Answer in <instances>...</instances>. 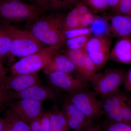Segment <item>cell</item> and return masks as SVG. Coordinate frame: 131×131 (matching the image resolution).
I'll list each match as a JSON object with an SVG mask.
<instances>
[{
	"label": "cell",
	"mask_w": 131,
	"mask_h": 131,
	"mask_svg": "<svg viewBox=\"0 0 131 131\" xmlns=\"http://www.w3.org/2000/svg\"><path fill=\"white\" fill-rule=\"evenodd\" d=\"M66 15L52 13L41 15L29 23V31L39 41L50 46L64 43V21Z\"/></svg>",
	"instance_id": "obj_1"
},
{
	"label": "cell",
	"mask_w": 131,
	"mask_h": 131,
	"mask_svg": "<svg viewBox=\"0 0 131 131\" xmlns=\"http://www.w3.org/2000/svg\"><path fill=\"white\" fill-rule=\"evenodd\" d=\"M46 10L21 0H0V25L27 22L44 14Z\"/></svg>",
	"instance_id": "obj_2"
},
{
	"label": "cell",
	"mask_w": 131,
	"mask_h": 131,
	"mask_svg": "<svg viewBox=\"0 0 131 131\" xmlns=\"http://www.w3.org/2000/svg\"><path fill=\"white\" fill-rule=\"evenodd\" d=\"M64 43L46 47L36 53L22 58L11 67L13 74L37 73L51 62Z\"/></svg>",
	"instance_id": "obj_3"
},
{
	"label": "cell",
	"mask_w": 131,
	"mask_h": 131,
	"mask_svg": "<svg viewBox=\"0 0 131 131\" xmlns=\"http://www.w3.org/2000/svg\"><path fill=\"white\" fill-rule=\"evenodd\" d=\"M126 72L118 68H110L95 75L91 83L93 91L101 99L119 92L124 84Z\"/></svg>",
	"instance_id": "obj_4"
},
{
	"label": "cell",
	"mask_w": 131,
	"mask_h": 131,
	"mask_svg": "<svg viewBox=\"0 0 131 131\" xmlns=\"http://www.w3.org/2000/svg\"><path fill=\"white\" fill-rule=\"evenodd\" d=\"M46 47L28 30H20L15 26L8 58H21L40 51Z\"/></svg>",
	"instance_id": "obj_5"
},
{
	"label": "cell",
	"mask_w": 131,
	"mask_h": 131,
	"mask_svg": "<svg viewBox=\"0 0 131 131\" xmlns=\"http://www.w3.org/2000/svg\"><path fill=\"white\" fill-rule=\"evenodd\" d=\"M93 91L88 89L70 95L69 99L73 104L94 122L103 115V104L101 100Z\"/></svg>",
	"instance_id": "obj_6"
},
{
	"label": "cell",
	"mask_w": 131,
	"mask_h": 131,
	"mask_svg": "<svg viewBox=\"0 0 131 131\" xmlns=\"http://www.w3.org/2000/svg\"><path fill=\"white\" fill-rule=\"evenodd\" d=\"M111 42L107 36H92L83 49L96 67L97 72L110 60Z\"/></svg>",
	"instance_id": "obj_7"
},
{
	"label": "cell",
	"mask_w": 131,
	"mask_h": 131,
	"mask_svg": "<svg viewBox=\"0 0 131 131\" xmlns=\"http://www.w3.org/2000/svg\"><path fill=\"white\" fill-rule=\"evenodd\" d=\"M71 62L78 75L87 82L90 83L97 73L96 67L85 53L83 48L67 49L64 52Z\"/></svg>",
	"instance_id": "obj_8"
},
{
	"label": "cell",
	"mask_w": 131,
	"mask_h": 131,
	"mask_svg": "<svg viewBox=\"0 0 131 131\" xmlns=\"http://www.w3.org/2000/svg\"><path fill=\"white\" fill-rule=\"evenodd\" d=\"M48 76L49 83L52 87L70 95L88 89L89 83L78 75L74 77L70 73L62 72H53Z\"/></svg>",
	"instance_id": "obj_9"
},
{
	"label": "cell",
	"mask_w": 131,
	"mask_h": 131,
	"mask_svg": "<svg viewBox=\"0 0 131 131\" xmlns=\"http://www.w3.org/2000/svg\"><path fill=\"white\" fill-rule=\"evenodd\" d=\"M8 93L9 99L13 100L25 99L42 102L56 100V95L52 90L40 84L33 85L22 91Z\"/></svg>",
	"instance_id": "obj_10"
},
{
	"label": "cell",
	"mask_w": 131,
	"mask_h": 131,
	"mask_svg": "<svg viewBox=\"0 0 131 131\" xmlns=\"http://www.w3.org/2000/svg\"><path fill=\"white\" fill-rule=\"evenodd\" d=\"M43 102L29 100H18L10 105V108L24 122L29 124L42 114Z\"/></svg>",
	"instance_id": "obj_11"
},
{
	"label": "cell",
	"mask_w": 131,
	"mask_h": 131,
	"mask_svg": "<svg viewBox=\"0 0 131 131\" xmlns=\"http://www.w3.org/2000/svg\"><path fill=\"white\" fill-rule=\"evenodd\" d=\"M62 106V110L66 117L71 130L80 131L95 123L88 118L69 98L64 101Z\"/></svg>",
	"instance_id": "obj_12"
},
{
	"label": "cell",
	"mask_w": 131,
	"mask_h": 131,
	"mask_svg": "<svg viewBox=\"0 0 131 131\" xmlns=\"http://www.w3.org/2000/svg\"><path fill=\"white\" fill-rule=\"evenodd\" d=\"M104 17L108 24L107 36L118 38L131 37V16L113 14Z\"/></svg>",
	"instance_id": "obj_13"
},
{
	"label": "cell",
	"mask_w": 131,
	"mask_h": 131,
	"mask_svg": "<svg viewBox=\"0 0 131 131\" xmlns=\"http://www.w3.org/2000/svg\"><path fill=\"white\" fill-rule=\"evenodd\" d=\"M41 80L37 73L12 74L7 77L4 82V86L8 93L19 92L29 87L40 84Z\"/></svg>",
	"instance_id": "obj_14"
},
{
	"label": "cell",
	"mask_w": 131,
	"mask_h": 131,
	"mask_svg": "<svg viewBox=\"0 0 131 131\" xmlns=\"http://www.w3.org/2000/svg\"><path fill=\"white\" fill-rule=\"evenodd\" d=\"M110 60L118 63L131 64V37L118 38L110 52Z\"/></svg>",
	"instance_id": "obj_15"
},
{
	"label": "cell",
	"mask_w": 131,
	"mask_h": 131,
	"mask_svg": "<svg viewBox=\"0 0 131 131\" xmlns=\"http://www.w3.org/2000/svg\"><path fill=\"white\" fill-rule=\"evenodd\" d=\"M46 74L53 72H62L71 73L75 71L73 63L64 54L58 53L51 62L43 69Z\"/></svg>",
	"instance_id": "obj_16"
},
{
	"label": "cell",
	"mask_w": 131,
	"mask_h": 131,
	"mask_svg": "<svg viewBox=\"0 0 131 131\" xmlns=\"http://www.w3.org/2000/svg\"><path fill=\"white\" fill-rule=\"evenodd\" d=\"M14 26L0 25V60L8 57L13 36Z\"/></svg>",
	"instance_id": "obj_17"
},
{
	"label": "cell",
	"mask_w": 131,
	"mask_h": 131,
	"mask_svg": "<svg viewBox=\"0 0 131 131\" xmlns=\"http://www.w3.org/2000/svg\"><path fill=\"white\" fill-rule=\"evenodd\" d=\"M4 119L3 131H31L29 125L23 121L11 108L7 110Z\"/></svg>",
	"instance_id": "obj_18"
},
{
	"label": "cell",
	"mask_w": 131,
	"mask_h": 131,
	"mask_svg": "<svg viewBox=\"0 0 131 131\" xmlns=\"http://www.w3.org/2000/svg\"><path fill=\"white\" fill-rule=\"evenodd\" d=\"M125 94L120 91L112 96L113 106L112 110L110 113L105 115V122L109 123L123 122L122 114V102Z\"/></svg>",
	"instance_id": "obj_19"
},
{
	"label": "cell",
	"mask_w": 131,
	"mask_h": 131,
	"mask_svg": "<svg viewBox=\"0 0 131 131\" xmlns=\"http://www.w3.org/2000/svg\"><path fill=\"white\" fill-rule=\"evenodd\" d=\"M50 131H71L65 115L54 106L50 111Z\"/></svg>",
	"instance_id": "obj_20"
},
{
	"label": "cell",
	"mask_w": 131,
	"mask_h": 131,
	"mask_svg": "<svg viewBox=\"0 0 131 131\" xmlns=\"http://www.w3.org/2000/svg\"><path fill=\"white\" fill-rule=\"evenodd\" d=\"M31 131H50V112L42 113L29 124Z\"/></svg>",
	"instance_id": "obj_21"
},
{
	"label": "cell",
	"mask_w": 131,
	"mask_h": 131,
	"mask_svg": "<svg viewBox=\"0 0 131 131\" xmlns=\"http://www.w3.org/2000/svg\"><path fill=\"white\" fill-rule=\"evenodd\" d=\"M93 36H107L108 24L105 17L96 15L90 27Z\"/></svg>",
	"instance_id": "obj_22"
},
{
	"label": "cell",
	"mask_w": 131,
	"mask_h": 131,
	"mask_svg": "<svg viewBox=\"0 0 131 131\" xmlns=\"http://www.w3.org/2000/svg\"><path fill=\"white\" fill-rule=\"evenodd\" d=\"M80 16L77 8L75 6L66 15L64 21V31L80 27Z\"/></svg>",
	"instance_id": "obj_23"
},
{
	"label": "cell",
	"mask_w": 131,
	"mask_h": 131,
	"mask_svg": "<svg viewBox=\"0 0 131 131\" xmlns=\"http://www.w3.org/2000/svg\"><path fill=\"white\" fill-rule=\"evenodd\" d=\"M92 36V35H83L70 39L66 40L64 44L65 43L68 49L74 50L83 49Z\"/></svg>",
	"instance_id": "obj_24"
},
{
	"label": "cell",
	"mask_w": 131,
	"mask_h": 131,
	"mask_svg": "<svg viewBox=\"0 0 131 131\" xmlns=\"http://www.w3.org/2000/svg\"><path fill=\"white\" fill-rule=\"evenodd\" d=\"M83 2L94 14L105 12L109 8L108 0H83Z\"/></svg>",
	"instance_id": "obj_25"
},
{
	"label": "cell",
	"mask_w": 131,
	"mask_h": 131,
	"mask_svg": "<svg viewBox=\"0 0 131 131\" xmlns=\"http://www.w3.org/2000/svg\"><path fill=\"white\" fill-rule=\"evenodd\" d=\"M78 2L79 0H49L48 9L53 11L67 9L75 6Z\"/></svg>",
	"instance_id": "obj_26"
},
{
	"label": "cell",
	"mask_w": 131,
	"mask_h": 131,
	"mask_svg": "<svg viewBox=\"0 0 131 131\" xmlns=\"http://www.w3.org/2000/svg\"><path fill=\"white\" fill-rule=\"evenodd\" d=\"M92 35V31L89 27H80L71 30L64 31L63 34L64 43L66 40L70 39L83 36Z\"/></svg>",
	"instance_id": "obj_27"
},
{
	"label": "cell",
	"mask_w": 131,
	"mask_h": 131,
	"mask_svg": "<svg viewBox=\"0 0 131 131\" xmlns=\"http://www.w3.org/2000/svg\"><path fill=\"white\" fill-rule=\"evenodd\" d=\"M111 10L113 14L131 16V0H119L117 6Z\"/></svg>",
	"instance_id": "obj_28"
},
{
	"label": "cell",
	"mask_w": 131,
	"mask_h": 131,
	"mask_svg": "<svg viewBox=\"0 0 131 131\" xmlns=\"http://www.w3.org/2000/svg\"><path fill=\"white\" fill-rule=\"evenodd\" d=\"M123 122L131 125V100L126 95L122 107Z\"/></svg>",
	"instance_id": "obj_29"
},
{
	"label": "cell",
	"mask_w": 131,
	"mask_h": 131,
	"mask_svg": "<svg viewBox=\"0 0 131 131\" xmlns=\"http://www.w3.org/2000/svg\"><path fill=\"white\" fill-rule=\"evenodd\" d=\"M104 131H131V125L124 123H109L105 122L103 124Z\"/></svg>",
	"instance_id": "obj_30"
},
{
	"label": "cell",
	"mask_w": 131,
	"mask_h": 131,
	"mask_svg": "<svg viewBox=\"0 0 131 131\" xmlns=\"http://www.w3.org/2000/svg\"><path fill=\"white\" fill-rule=\"evenodd\" d=\"M96 16L91 11L81 15L80 17V27H89L93 22Z\"/></svg>",
	"instance_id": "obj_31"
},
{
	"label": "cell",
	"mask_w": 131,
	"mask_h": 131,
	"mask_svg": "<svg viewBox=\"0 0 131 131\" xmlns=\"http://www.w3.org/2000/svg\"><path fill=\"white\" fill-rule=\"evenodd\" d=\"M9 100L10 99L7 91L5 88L0 89V110Z\"/></svg>",
	"instance_id": "obj_32"
},
{
	"label": "cell",
	"mask_w": 131,
	"mask_h": 131,
	"mask_svg": "<svg viewBox=\"0 0 131 131\" xmlns=\"http://www.w3.org/2000/svg\"><path fill=\"white\" fill-rule=\"evenodd\" d=\"M123 85L125 89L131 92V68L125 73Z\"/></svg>",
	"instance_id": "obj_33"
},
{
	"label": "cell",
	"mask_w": 131,
	"mask_h": 131,
	"mask_svg": "<svg viewBox=\"0 0 131 131\" xmlns=\"http://www.w3.org/2000/svg\"><path fill=\"white\" fill-rule=\"evenodd\" d=\"M77 8L80 16L91 11L89 8L83 1H79L75 6Z\"/></svg>",
	"instance_id": "obj_34"
},
{
	"label": "cell",
	"mask_w": 131,
	"mask_h": 131,
	"mask_svg": "<svg viewBox=\"0 0 131 131\" xmlns=\"http://www.w3.org/2000/svg\"><path fill=\"white\" fill-rule=\"evenodd\" d=\"M34 5L38 7L45 9L46 11L48 9L49 0H32Z\"/></svg>",
	"instance_id": "obj_35"
},
{
	"label": "cell",
	"mask_w": 131,
	"mask_h": 131,
	"mask_svg": "<svg viewBox=\"0 0 131 131\" xmlns=\"http://www.w3.org/2000/svg\"><path fill=\"white\" fill-rule=\"evenodd\" d=\"M80 131H104L99 125L94 123Z\"/></svg>",
	"instance_id": "obj_36"
},
{
	"label": "cell",
	"mask_w": 131,
	"mask_h": 131,
	"mask_svg": "<svg viewBox=\"0 0 131 131\" xmlns=\"http://www.w3.org/2000/svg\"><path fill=\"white\" fill-rule=\"evenodd\" d=\"M7 76L6 70L3 65L2 61L0 60V82L4 84V82Z\"/></svg>",
	"instance_id": "obj_37"
},
{
	"label": "cell",
	"mask_w": 131,
	"mask_h": 131,
	"mask_svg": "<svg viewBox=\"0 0 131 131\" xmlns=\"http://www.w3.org/2000/svg\"><path fill=\"white\" fill-rule=\"evenodd\" d=\"M119 0H108L109 5V8L111 9L114 8L118 4Z\"/></svg>",
	"instance_id": "obj_38"
},
{
	"label": "cell",
	"mask_w": 131,
	"mask_h": 131,
	"mask_svg": "<svg viewBox=\"0 0 131 131\" xmlns=\"http://www.w3.org/2000/svg\"><path fill=\"white\" fill-rule=\"evenodd\" d=\"M5 121L4 119L0 117V131H3L4 129Z\"/></svg>",
	"instance_id": "obj_39"
},
{
	"label": "cell",
	"mask_w": 131,
	"mask_h": 131,
	"mask_svg": "<svg viewBox=\"0 0 131 131\" xmlns=\"http://www.w3.org/2000/svg\"><path fill=\"white\" fill-rule=\"evenodd\" d=\"M5 88L4 86V84L0 82V89Z\"/></svg>",
	"instance_id": "obj_40"
}]
</instances>
